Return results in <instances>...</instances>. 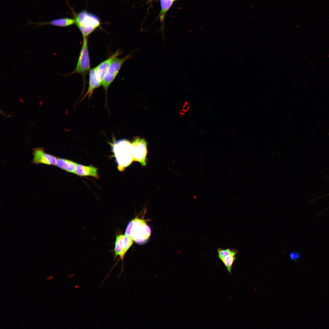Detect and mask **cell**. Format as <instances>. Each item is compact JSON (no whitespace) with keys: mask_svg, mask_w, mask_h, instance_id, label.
<instances>
[{"mask_svg":"<svg viewBox=\"0 0 329 329\" xmlns=\"http://www.w3.org/2000/svg\"><path fill=\"white\" fill-rule=\"evenodd\" d=\"M151 234L150 227L146 220L137 217L131 220L126 228L125 234L130 236L137 244L145 243Z\"/></svg>","mask_w":329,"mask_h":329,"instance_id":"6da1fadb","label":"cell"},{"mask_svg":"<svg viewBox=\"0 0 329 329\" xmlns=\"http://www.w3.org/2000/svg\"><path fill=\"white\" fill-rule=\"evenodd\" d=\"M111 144L118 169L120 171H123L133 161L132 143L123 139L114 141Z\"/></svg>","mask_w":329,"mask_h":329,"instance_id":"7a4b0ae2","label":"cell"},{"mask_svg":"<svg viewBox=\"0 0 329 329\" xmlns=\"http://www.w3.org/2000/svg\"><path fill=\"white\" fill-rule=\"evenodd\" d=\"M75 24L81 32L83 37L88 36L101 25L100 18L96 15L83 10L76 13L73 11Z\"/></svg>","mask_w":329,"mask_h":329,"instance_id":"3957f363","label":"cell"},{"mask_svg":"<svg viewBox=\"0 0 329 329\" xmlns=\"http://www.w3.org/2000/svg\"><path fill=\"white\" fill-rule=\"evenodd\" d=\"M138 49H135L125 57L114 59L111 63L104 78L102 85L105 90L106 95L110 85L113 82L118 74L123 64L126 60L133 57V53Z\"/></svg>","mask_w":329,"mask_h":329,"instance_id":"277c9868","label":"cell"},{"mask_svg":"<svg viewBox=\"0 0 329 329\" xmlns=\"http://www.w3.org/2000/svg\"><path fill=\"white\" fill-rule=\"evenodd\" d=\"M83 42L76 66L70 74H80L84 76L90 70V63L88 46V37H83Z\"/></svg>","mask_w":329,"mask_h":329,"instance_id":"5b68a950","label":"cell"},{"mask_svg":"<svg viewBox=\"0 0 329 329\" xmlns=\"http://www.w3.org/2000/svg\"><path fill=\"white\" fill-rule=\"evenodd\" d=\"M132 154L133 161L139 162L143 166L146 164L147 143L143 138L135 137L132 143Z\"/></svg>","mask_w":329,"mask_h":329,"instance_id":"8992f818","label":"cell"},{"mask_svg":"<svg viewBox=\"0 0 329 329\" xmlns=\"http://www.w3.org/2000/svg\"><path fill=\"white\" fill-rule=\"evenodd\" d=\"M133 242L134 241L131 237L125 234L117 236L114 248L115 256H119L120 259L123 260L126 254Z\"/></svg>","mask_w":329,"mask_h":329,"instance_id":"52a82bcc","label":"cell"},{"mask_svg":"<svg viewBox=\"0 0 329 329\" xmlns=\"http://www.w3.org/2000/svg\"><path fill=\"white\" fill-rule=\"evenodd\" d=\"M32 163L38 164H43L49 165H56L57 158L54 156L47 153L42 148L34 150Z\"/></svg>","mask_w":329,"mask_h":329,"instance_id":"ba28073f","label":"cell"},{"mask_svg":"<svg viewBox=\"0 0 329 329\" xmlns=\"http://www.w3.org/2000/svg\"><path fill=\"white\" fill-rule=\"evenodd\" d=\"M122 52L118 49L111 56L103 61L95 68L97 78L101 85L104 78L112 61L121 55Z\"/></svg>","mask_w":329,"mask_h":329,"instance_id":"9c48e42d","label":"cell"},{"mask_svg":"<svg viewBox=\"0 0 329 329\" xmlns=\"http://www.w3.org/2000/svg\"><path fill=\"white\" fill-rule=\"evenodd\" d=\"M75 174L80 176H90L97 179L99 178L98 169L91 165L87 166L78 164Z\"/></svg>","mask_w":329,"mask_h":329,"instance_id":"30bf717a","label":"cell"},{"mask_svg":"<svg viewBox=\"0 0 329 329\" xmlns=\"http://www.w3.org/2000/svg\"><path fill=\"white\" fill-rule=\"evenodd\" d=\"M37 27L43 25H50L58 27H66L75 24L74 19L68 17H62L51 20L48 22L34 23Z\"/></svg>","mask_w":329,"mask_h":329,"instance_id":"8fae6325","label":"cell"},{"mask_svg":"<svg viewBox=\"0 0 329 329\" xmlns=\"http://www.w3.org/2000/svg\"><path fill=\"white\" fill-rule=\"evenodd\" d=\"M101 85L97 78L95 68L91 69L89 73L88 88L82 100L87 96L90 98L92 95L94 90Z\"/></svg>","mask_w":329,"mask_h":329,"instance_id":"7c38bea8","label":"cell"},{"mask_svg":"<svg viewBox=\"0 0 329 329\" xmlns=\"http://www.w3.org/2000/svg\"><path fill=\"white\" fill-rule=\"evenodd\" d=\"M78 164L69 160L57 158L56 166L67 172L75 173Z\"/></svg>","mask_w":329,"mask_h":329,"instance_id":"4fadbf2b","label":"cell"},{"mask_svg":"<svg viewBox=\"0 0 329 329\" xmlns=\"http://www.w3.org/2000/svg\"><path fill=\"white\" fill-rule=\"evenodd\" d=\"M238 252L237 250L235 252L227 255L220 259L226 268L229 273H231L232 266L236 260L235 255Z\"/></svg>","mask_w":329,"mask_h":329,"instance_id":"5bb4252c","label":"cell"},{"mask_svg":"<svg viewBox=\"0 0 329 329\" xmlns=\"http://www.w3.org/2000/svg\"><path fill=\"white\" fill-rule=\"evenodd\" d=\"M161 5V11L160 13V20L162 23L164 22L166 12L172 5L173 0H160Z\"/></svg>","mask_w":329,"mask_h":329,"instance_id":"9a60e30c","label":"cell"},{"mask_svg":"<svg viewBox=\"0 0 329 329\" xmlns=\"http://www.w3.org/2000/svg\"><path fill=\"white\" fill-rule=\"evenodd\" d=\"M237 250L236 249H232L230 248L222 249L219 248L217 249L218 256L220 260L225 256L235 252Z\"/></svg>","mask_w":329,"mask_h":329,"instance_id":"2e32d148","label":"cell"},{"mask_svg":"<svg viewBox=\"0 0 329 329\" xmlns=\"http://www.w3.org/2000/svg\"><path fill=\"white\" fill-rule=\"evenodd\" d=\"M300 254L298 252H294L290 253V258L293 260L296 261L301 257Z\"/></svg>","mask_w":329,"mask_h":329,"instance_id":"e0dca14e","label":"cell"},{"mask_svg":"<svg viewBox=\"0 0 329 329\" xmlns=\"http://www.w3.org/2000/svg\"><path fill=\"white\" fill-rule=\"evenodd\" d=\"M190 106L188 102H186L183 107V110L185 111H187L189 109Z\"/></svg>","mask_w":329,"mask_h":329,"instance_id":"ac0fdd59","label":"cell"},{"mask_svg":"<svg viewBox=\"0 0 329 329\" xmlns=\"http://www.w3.org/2000/svg\"><path fill=\"white\" fill-rule=\"evenodd\" d=\"M48 278V279H52V278H53V277H52V276H50V277H49V278Z\"/></svg>","mask_w":329,"mask_h":329,"instance_id":"d6986e66","label":"cell"},{"mask_svg":"<svg viewBox=\"0 0 329 329\" xmlns=\"http://www.w3.org/2000/svg\"><path fill=\"white\" fill-rule=\"evenodd\" d=\"M173 0V1H175V0Z\"/></svg>","mask_w":329,"mask_h":329,"instance_id":"ffe728a7","label":"cell"}]
</instances>
